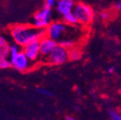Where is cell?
I'll use <instances>...</instances> for the list:
<instances>
[{
  "label": "cell",
  "mask_w": 121,
  "mask_h": 120,
  "mask_svg": "<svg viewBox=\"0 0 121 120\" xmlns=\"http://www.w3.org/2000/svg\"><path fill=\"white\" fill-rule=\"evenodd\" d=\"M10 35L13 43L23 47L42 39L45 36V30L37 29L31 25H16L10 29Z\"/></svg>",
  "instance_id": "1"
},
{
  "label": "cell",
  "mask_w": 121,
  "mask_h": 120,
  "mask_svg": "<svg viewBox=\"0 0 121 120\" xmlns=\"http://www.w3.org/2000/svg\"><path fill=\"white\" fill-rule=\"evenodd\" d=\"M77 26L69 25L61 21H55L51 22L45 29V35L52 39L53 40L59 43L64 39H76L72 35L77 34Z\"/></svg>",
  "instance_id": "2"
},
{
  "label": "cell",
  "mask_w": 121,
  "mask_h": 120,
  "mask_svg": "<svg viewBox=\"0 0 121 120\" xmlns=\"http://www.w3.org/2000/svg\"><path fill=\"white\" fill-rule=\"evenodd\" d=\"M78 24L82 25H88L94 19V11L92 8L84 3L76 4L72 9Z\"/></svg>",
  "instance_id": "3"
},
{
  "label": "cell",
  "mask_w": 121,
  "mask_h": 120,
  "mask_svg": "<svg viewBox=\"0 0 121 120\" xmlns=\"http://www.w3.org/2000/svg\"><path fill=\"white\" fill-rule=\"evenodd\" d=\"M51 19H52L51 9L44 6L42 9H40L34 14L32 25H34L37 29L45 30L46 27L52 22Z\"/></svg>",
  "instance_id": "4"
},
{
  "label": "cell",
  "mask_w": 121,
  "mask_h": 120,
  "mask_svg": "<svg viewBox=\"0 0 121 120\" xmlns=\"http://www.w3.org/2000/svg\"><path fill=\"white\" fill-rule=\"evenodd\" d=\"M44 60H46L47 63L51 65H56V66L62 65L69 60L67 49L63 47L62 45L57 44L55 48L52 50V51L50 53L49 56L44 59Z\"/></svg>",
  "instance_id": "5"
},
{
  "label": "cell",
  "mask_w": 121,
  "mask_h": 120,
  "mask_svg": "<svg viewBox=\"0 0 121 120\" xmlns=\"http://www.w3.org/2000/svg\"><path fill=\"white\" fill-rule=\"evenodd\" d=\"M9 60L11 63L12 67L19 71H28L32 65V62H30V60L27 58L26 56L23 53V51L19 52L17 56L12 58H9Z\"/></svg>",
  "instance_id": "6"
},
{
  "label": "cell",
  "mask_w": 121,
  "mask_h": 120,
  "mask_svg": "<svg viewBox=\"0 0 121 120\" xmlns=\"http://www.w3.org/2000/svg\"><path fill=\"white\" fill-rule=\"evenodd\" d=\"M23 53L26 56V57L30 60V62L37 61L40 57V45H39V40L30 42L28 45L22 47Z\"/></svg>",
  "instance_id": "7"
},
{
  "label": "cell",
  "mask_w": 121,
  "mask_h": 120,
  "mask_svg": "<svg viewBox=\"0 0 121 120\" xmlns=\"http://www.w3.org/2000/svg\"><path fill=\"white\" fill-rule=\"evenodd\" d=\"M39 45H40V57L44 60L49 56L50 53L55 48L56 45H57V42L45 35L39 40Z\"/></svg>",
  "instance_id": "8"
},
{
  "label": "cell",
  "mask_w": 121,
  "mask_h": 120,
  "mask_svg": "<svg viewBox=\"0 0 121 120\" xmlns=\"http://www.w3.org/2000/svg\"><path fill=\"white\" fill-rule=\"evenodd\" d=\"M75 5L73 0H58L56 4V9L59 14L61 16L67 13H70L73 9Z\"/></svg>",
  "instance_id": "9"
},
{
  "label": "cell",
  "mask_w": 121,
  "mask_h": 120,
  "mask_svg": "<svg viewBox=\"0 0 121 120\" xmlns=\"http://www.w3.org/2000/svg\"><path fill=\"white\" fill-rule=\"evenodd\" d=\"M68 53V60H72V61H76V60H79L82 56V51L80 47L78 45H73L67 49Z\"/></svg>",
  "instance_id": "10"
},
{
  "label": "cell",
  "mask_w": 121,
  "mask_h": 120,
  "mask_svg": "<svg viewBox=\"0 0 121 120\" xmlns=\"http://www.w3.org/2000/svg\"><path fill=\"white\" fill-rule=\"evenodd\" d=\"M9 45L7 38L3 34H0V57L1 58H9Z\"/></svg>",
  "instance_id": "11"
},
{
  "label": "cell",
  "mask_w": 121,
  "mask_h": 120,
  "mask_svg": "<svg viewBox=\"0 0 121 120\" xmlns=\"http://www.w3.org/2000/svg\"><path fill=\"white\" fill-rule=\"evenodd\" d=\"M62 19H63L62 22H64L65 24H66V25H78V21H77V19H76L72 11L70 12V13H66V14L62 15Z\"/></svg>",
  "instance_id": "12"
},
{
  "label": "cell",
  "mask_w": 121,
  "mask_h": 120,
  "mask_svg": "<svg viewBox=\"0 0 121 120\" xmlns=\"http://www.w3.org/2000/svg\"><path fill=\"white\" fill-rule=\"evenodd\" d=\"M22 51V49L19 45L17 44L13 43L9 45V58H12V57L17 56L19 52Z\"/></svg>",
  "instance_id": "13"
},
{
  "label": "cell",
  "mask_w": 121,
  "mask_h": 120,
  "mask_svg": "<svg viewBox=\"0 0 121 120\" xmlns=\"http://www.w3.org/2000/svg\"><path fill=\"white\" fill-rule=\"evenodd\" d=\"M57 44L62 45L63 47H65L66 49H69L70 47L76 45V40H73V39H64V40H61V41H60Z\"/></svg>",
  "instance_id": "14"
},
{
  "label": "cell",
  "mask_w": 121,
  "mask_h": 120,
  "mask_svg": "<svg viewBox=\"0 0 121 120\" xmlns=\"http://www.w3.org/2000/svg\"><path fill=\"white\" fill-rule=\"evenodd\" d=\"M109 118L111 120H121V114L116 110H109Z\"/></svg>",
  "instance_id": "15"
},
{
  "label": "cell",
  "mask_w": 121,
  "mask_h": 120,
  "mask_svg": "<svg viewBox=\"0 0 121 120\" xmlns=\"http://www.w3.org/2000/svg\"><path fill=\"white\" fill-rule=\"evenodd\" d=\"M37 92L40 94H42L43 96H45V97H52L53 93L51 92V91L47 90V89L43 88V87H39L37 89Z\"/></svg>",
  "instance_id": "16"
},
{
  "label": "cell",
  "mask_w": 121,
  "mask_h": 120,
  "mask_svg": "<svg viewBox=\"0 0 121 120\" xmlns=\"http://www.w3.org/2000/svg\"><path fill=\"white\" fill-rule=\"evenodd\" d=\"M10 66H11V63H10L9 58H3L2 64H1V69H7Z\"/></svg>",
  "instance_id": "17"
},
{
  "label": "cell",
  "mask_w": 121,
  "mask_h": 120,
  "mask_svg": "<svg viewBox=\"0 0 121 120\" xmlns=\"http://www.w3.org/2000/svg\"><path fill=\"white\" fill-rule=\"evenodd\" d=\"M57 1H58V0H45V4H44V6L50 8V9H52L53 7L56 6Z\"/></svg>",
  "instance_id": "18"
},
{
  "label": "cell",
  "mask_w": 121,
  "mask_h": 120,
  "mask_svg": "<svg viewBox=\"0 0 121 120\" xmlns=\"http://www.w3.org/2000/svg\"><path fill=\"white\" fill-rule=\"evenodd\" d=\"M110 14L108 12H103L102 13H101V18H102L104 20H107V19H108V18H109Z\"/></svg>",
  "instance_id": "19"
},
{
  "label": "cell",
  "mask_w": 121,
  "mask_h": 120,
  "mask_svg": "<svg viewBox=\"0 0 121 120\" xmlns=\"http://www.w3.org/2000/svg\"><path fill=\"white\" fill-rule=\"evenodd\" d=\"M114 7H115V9L118 11H121V1H118L115 4V5H114Z\"/></svg>",
  "instance_id": "20"
},
{
  "label": "cell",
  "mask_w": 121,
  "mask_h": 120,
  "mask_svg": "<svg viewBox=\"0 0 121 120\" xmlns=\"http://www.w3.org/2000/svg\"><path fill=\"white\" fill-rule=\"evenodd\" d=\"M114 71H115V69H114V67H113V66L109 67V68H108V71L109 72L110 74H113V72H114Z\"/></svg>",
  "instance_id": "21"
},
{
  "label": "cell",
  "mask_w": 121,
  "mask_h": 120,
  "mask_svg": "<svg viewBox=\"0 0 121 120\" xmlns=\"http://www.w3.org/2000/svg\"><path fill=\"white\" fill-rule=\"evenodd\" d=\"M66 120H78V119H76L75 118H73L72 116H67L66 118Z\"/></svg>",
  "instance_id": "22"
},
{
  "label": "cell",
  "mask_w": 121,
  "mask_h": 120,
  "mask_svg": "<svg viewBox=\"0 0 121 120\" xmlns=\"http://www.w3.org/2000/svg\"><path fill=\"white\" fill-rule=\"evenodd\" d=\"M2 60H3V58H1V57H0V69H1V64H2Z\"/></svg>",
  "instance_id": "23"
},
{
  "label": "cell",
  "mask_w": 121,
  "mask_h": 120,
  "mask_svg": "<svg viewBox=\"0 0 121 120\" xmlns=\"http://www.w3.org/2000/svg\"><path fill=\"white\" fill-rule=\"evenodd\" d=\"M119 95L121 96V89H120V90H119Z\"/></svg>",
  "instance_id": "24"
},
{
  "label": "cell",
  "mask_w": 121,
  "mask_h": 120,
  "mask_svg": "<svg viewBox=\"0 0 121 120\" xmlns=\"http://www.w3.org/2000/svg\"><path fill=\"white\" fill-rule=\"evenodd\" d=\"M119 1H121V0H119Z\"/></svg>",
  "instance_id": "25"
}]
</instances>
